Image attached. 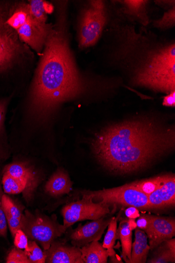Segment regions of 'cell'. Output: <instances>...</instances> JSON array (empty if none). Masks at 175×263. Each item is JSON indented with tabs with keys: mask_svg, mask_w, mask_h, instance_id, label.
<instances>
[{
	"mask_svg": "<svg viewBox=\"0 0 175 263\" xmlns=\"http://www.w3.org/2000/svg\"><path fill=\"white\" fill-rule=\"evenodd\" d=\"M174 131L154 119L141 118L111 125L93 139L96 159L110 172L126 174L141 170L174 147Z\"/></svg>",
	"mask_w": 175,
	"mask_h": 263,
	"instance_id": "obj_1",
	"label": "cell"
},
{
	"mask_svg": "<svg viewBox=\"0 0 175 263\" xmlns=\"http://www.w3.org/2000/svg\"><path fill=\"white\" fill-rule=\"evenodd\" d=\"M63 10L47 38L31 90L30 110L38 121L86 89L70 49Z\"/></svg>",
	"mask_w": 175,
	"mask_h": 263,
	"instance_id": "obj_2",
	"label": "cell"
},
{
	"mask_svg": "<svg viewBox=\"0 0 175 263\" xmlns=\"http://www.w3.org/2000/svg\"><path fill=\"white\" fill-rule=\"evenodd\" d=\"M110 27L115 40L112 61L130 70L135 86L168 93L175 90L174 42H159L117 18Z\"/></svg>",
	"mask_w": 175,
	"mask_h": 263,
	"instance_id": "obj_3",
	"label": "cell"
},
{
	"mask_svg": "<svg viewBox=\"0 0 175 263\" xmlns=\"http://www.w3.org/2000/svg\"><path fill=\"white\" fill-rule=\"evenodd\" d=\"M16 31L20 39L40 53L53 26L43 24L31 14L29 6L22 4L11 12L5 23Z\"/></svg>",
	"mask_w": 175,
	"mask_h": 263,
	"instance_id": "obj_4",
	"label": "cell"
},
{
	"mask_svg": "<svg viewBox=\"0 0 175 263\" xmlns=\"http://www.w3.org/2000/svg\"><path fill=\"white\" fill-rule=\"evenodd\" d=\"M21 222V230L31 240L38 242L44 251L47 250L67 230L58 222L56 215L51 217L38 211L34 213L25 211Z\"/></svg>",
	"mask_w": 175,
	"mask_h": 263,
	"instance_id": "obj_5",
	"label": "cell"
},
{
	"mask_svg": "<svg viewBox=\"0 0 175 263\" xmlns=\"http://www.w3.org/2000/svg\"><path fill=\"white\" fill-rule=\"evenodd\" d=\"M107 21L106 4L91 1L82 13L80 27V47L82 49L95 45L101 37Z\"/></svg>",
	"mask_w": 175,
	"mask_h": 263,
	"instance_id": "obj_6",
	"label": "cell"
},
{
	"mask_svg": "<svg viewBox=\"0 0 175 263\" xmlns=\"http://www.w3.org/2000/svg\"><path fill=\"white\" fill-rule=\"evenodd\" d=\"M82 195L91 198L93 201H97L103 204H116L138 209H152L148 197L131 184L99 191H85Z\"/></svg>",
	"mask_w": 175,
	"mask_h": 263,
	"instance_id": "obj_7",
	"label": "cell"
},
{
	"mask_svg": "<svg viewBox=\"0 0 175 263\" xmlns=\"http://www.w3.org/2000/svg\"><path fill=\"white\" fill-rule=\"evenodd\" d=\"M82 195L81 200L69 203L62 209L63 225L66 229L77 222L95 220L105 217L110 212L109 205L94 202L87 196Z\"/></svg>",
	"mask_w": 175,
	"mask_h": 263,
	"instance_id": "obj_8",
	"label": "cell"
},
{
	"mask_svg": "<svg viewBox=\"0 0 175 263\" xmlns=\"http://www.w3.org/2000/svg\"><path fill=\"white\" fill-rule=\"evenodd\" d=\"M111 219H106L103 217L83 226L79 225L69 234V238L73 246L81 248L92 242L101 240L105 230L108 227Z\"/></svg>",
	"mask_w": 175,
	"mask_h": 263,
	"instance_id": "obj_9",
	"label": "cell"
},
{
	"mask_svg": "<svg viewBox=\"0 0 175 263\" xmlns=\"http://www.w3.org/2000/svg\"><path fill=\"white\" fill-rule=\"evenodd\" d=\"M144 232L149 240L150 250H153L163 242L174 236V219L149 215V224Z\"/></svg>",
	"mask_w": 175,
	"mask_h": 263,
	"instance_id": "obj_10",
	"label": "cell"
},
{
	"mask_svg": "<svg viewBox=\"0 0 175 263\" xmlns=\"http://www.w3.org/2000/svg\"><path fill=\"white\" fill-rule=\"evenodd\" d=\"M48 263H84L82 258L80 248L70 246L65 242L56 241L44 251Z\"/></svg>",
	"mask_w": 175,
	"mask_h": 263,
	"instance_id": "obj_11",
	"label": "cell"
},
{
	"mask_svg": "<svg viewBox=\"0 0 175 263\" xmlns=\"http://www.w3.org/2000/svg\"><path fill=\"white\" fill-rule=\"evenodd\" d=\"M151 209H162L174 205L175 177L174 175H166L161 185L148 196Z\"/></svg>",
	"mask_w": 175,
	"mask_h": 263,
	"instance_id": "obj_12",
	"label": "cell"
},
{
	"mask_svg": "<svg viewBox=\"0 0 175 263\" xmlns=\"http://www.w3.org/2000/svg\"><path fill=\"white\" fill-rule=\"evenodd\" d=\"M9 31H0V71L8 68L21 50L17 36Z\"/></svg>",
	"mask_w": 175,
	"mask_h": 263,
	"instance_id": "obj_13",
	"label": "cell"
},
{
	"mask_svg": "<svg viewBox=\"0 0 175 263\" xmlns=\"http://www.w3.org/2000/svg\"><path fill=\"white\" fill-rule=\"evenodd\" d=\"M72 182L68 173L63 169H59L49 179L45 184L46 193L54 197L69 194L72 190Z\"/></svg>",
	"mask_w": 175,
	"mask_h": 263,
	"instance_id": "obj_14",
	"label": "cell"
},
{
	"mask_svg": "<svg viewBox=\"0 0 175 263\" xmlns=\"http://www.w3.org/2000/svg\"><path fill=\"white\" fill-rule=\"evenodd\" d=\"M80 250L84 263H106L108 257L115 254L113 249L106 250L98 241L92 242Z\"/></svg>",
	"mask_w": 175,
	"mask_h": 263,
	"instance_id": "obj_15",
	"label": "cell"
},
{
	"mask_svg": "<svg viewBox=\"0 0 175 263\" xmlns=\"http://www.w3.org/2000/svg\"><path fill=\"white\" fill-rule=\"evenodd\" d=\"M149 250L148 238L145 232L138 228L135 229V241L132 247L131 258L127 262H146Z\"/></svg>",
	"mask_w": 175,
	"mask_h": 263,
	"instance_id": "obj_16",
	"label": "cell"
},
{
	"mask_svg": "<svg viewBox=\"0 0 175 263\" xmlns=\"http://www.w3.org/2000/svg\"><path fill=\"white\" fill-rule=\"evenodd\" d=\"M128 218L120 221L117 230V237L120 239L122 248V257L126 261L131 258L132 247V231L128 224Z\"/></svg>",
	"mask_w": 175,
	"mask_h": 263,
	"instance_id": "obj_17",
	"label": "cell"
},
{
	"mask_svg": "<svg viewBox=\"0 0 175 263\" xmlns=\"http://www.w3.org/2000/svg\"><path fill=\"white\" fill-rule=\"evenodd\" d=\"M175 240L170 238L161 243L157 248L153 257L148 260L151 263H167L175 262Z\"/></svg>",
	"mask_w": 175,
	"mask_h": 263,
	"instance_id": "obj_18",
	"label": "cell"
},
{
	"mask_svg": "<svg viewBox=\"0 0 175 263\" xmlns=\"http://www.w3.org/2000/svg\"><path fill=\"white\" fill-rule=\"evenodd\" d=\"M123 5L122 13L130 15L134 18H139L143 25L148 24V17L146 14V5L147 1H123L120 2Z\"/></svg>",
	"mask_w": 175,
	"mask_h": 263,
	"instance_id": "obj_19",
	"label": "cell"
},
{
	"mask_svg": "<svg viewBox=\"0 0 175 263\" xmlns=\"http://www.w3.org/2000/svg\"><path fill=\"white\" fill-rule=\"evenodd\" d=\"M29 6L33 16L43 24H46L47 15L51 13L54 10V7L51 4L40 0L30 1Z\"/></svg>",
	"mask_w": 175,
	"mask_h": 263,
	"instance_id": "obj_20",
	"label": "cell"
},
{
	"mask_svg": "<svg viewBox=\"0 0 175 263\" xmlns=\"http://www.w3.org/2000/svg\"><path fill=\"white\" fill-rule=\"evenodd\" d=\"M165 175L133 182L131 184L147 197L152 194L161 185Z\"/></svg>",
	"mask_w": 175,
	"mask_h": 263,
	"instance_id": "obj_21",
	"label": "cell"
},
{
	"mask_svg": "<svg viewBox=\"0 0 175 263\" xmlns=\"http://www.w3.org/2000/svg\"><path fill=\"white\" fill-rule=\"evenodd\" d=\"M24 251L30 263H44L46 261V255L44 251H42L34 241H29L28 245Z\"/></svg>",
	"mask_w": 175,
	"mask_h": 263,
	"instance_id": "obj_22",
	"label": "cell"
},
{
	"mask_svg": "<svg viewBox=\"0 0 175 263\" xmlns=\"http://www.w3.org/2000/svg\"><path fill=\"white\" fill-rule=\"evenodd\" d=\"M2 205L6 217H10L22 220L23 216L22 209L5 194L2 197Z\"/></svg>",
	"mask_w": 175,
	"mask_h": 263,
	"instance_id": "obj_23",
	"label": "cell"
},
{
	"mask_svg": "<svg viewBox=\"0 0 175 263\" xmlns=\"http://www.w3.org/2000/svg\"><path fill=\"white\" fill-rule=\"evenodd\" d=\"M118 218H111L108 229L105 236L103 247L106 249H113L117 237V221Z\"/></svg>",
	"mask_w": 175,
	"mask_h": 263,
	"instance_id": "obj_24",
	"label": "cell"
},
{
	"mask_svg": "<svg viewBox=\"0 0 175 263\" xmlns=\"http://www.w3.org/2000/svg\"><path fill=\"white\" fill-rule=\"evenodd\" d=\"M175 23V8L174 6L166 12L163 17L156 20L154 25L156 28L164 30L171 28L174 26Z\"/></svg>",
	"mask_w": 175,
	"mask_h": 263,
	"instance_id": "obj_25",
	"label": "cell"
},
{
	"mask_svg": "<svg viewBox=\"0 0 175 263\" xmlns=\"http://www.w3.org/2000/svg\"><path fill=\"white\" fill-rule=\"evenodd\" d=\"M7 263H30L26 253L23 250L13 248L6 258Z\"/></svg>",
	"mask_w": 175,
	"mask_h": 263,
	"instance_id": "obj_26",
	"label": "cell"
},
{
	"mask_svg": "<svg viewBox=\"0 0 175 263\" xmlns=\"http://www.w3.org/2000/svg\"><path fill=\"white\" fill-rule=\"evenodd\" d=\"M14 237L15 247L21 250H25L28 245V237L21 229L15 233Z\"/></svg>",
	"mask_w": 175,
	"mask_h": 263,
	"instance_id": "obj_27",
	"label": "cell"
},
{
	"mask_svg": "<svg viewBox=\"0 0 175 263\" xmlns=\"http://www.w3.org/2000/svg\"><path fill=\"white\" fill-rule=\"evenodd\" d=\"M4 195L0 185V237H6L7 235V222L2 205V197Z\"/></svg>",
	"mask_w": 175,
	"mask_h": 263,
	"instance_id": "obj_28",
	"label": "cell"
},
{
	"mask_svg": "<svg viewBox=\"0 0 175 263\" xmlns=\"http://www.w3.org/2000/svg\"><path fill=\"white\" fill-rule=\"evenodd\" d=\"M6 218L11 234L13 237L17 231L21 229V220L17 218H14L10 217H6Z\"/></svg>",
	"mask_w": 175,
	"mask_h": 263,
	"instance_id": "obj_29",
	"label": "cell"
},
{
	"mask_svg": "<svg viewBox=\"0 0 175 263\" xmlns=\"http://www.w3.org/2000/svg\"><path fill=\"white\" fill-rule=\"evenodd\" d=\"M6 101H0V132L4 130Z\"/></svg>",
	"mask_w": 175,
	"mask_h": 263,
	"instance_id": "obj_30",
	"label": "cell"
},
{
	"mask_svg": "<svg viewBox=\"0 0 175 263\" xmlns=\"http://www.w3.org/2000/svg\"><path fill=\"white\" fill-rule=\"evenodd\" d=\"M163 105L166 107L175 106V90L171 91L164 98Z\"/></svg>",
	"mask_w": 175,
	"mask_h": 263,
	"instance_id": "obj_31",
	"label": "cell"
},
{
	"mask_svg": "<svg viewBox=\"0 0 175 263\" xmlns=\"http://www.w3.org/2000/svg\"><path fill=\"white\" fill-rule=\"evenodd\" d=\"M127 217L128 219H135L139 218L140 214L138 208L134 206H129L128 208L125 211Z\"/></svg>",
	"mask_w": 175,
	"mask_h": 263,
	"instance_id": "obj_32",
	"label": "cell"
},
{
	"mask_svg": "<svg viewBox=\"0 0 175 263\" xmlns=\"http://www.w3.org/2000/svg\"><path fill=\"white\" fill-rule=\"evenodd\" d=\"M137 228L145 231L149 224V215H145L139 218L137 221Z\"/></svg>",
	"mask_w": 175,
	"mask_h": 263,
	"instance_id": "obj_33",
	"label": "cell"
},
{
	"mask_svg": "<svg viewBox=\"0 0 175 263\" xmlns=\"http://www.w3.org/2000/svg\"><path fill=\"white\" fill-rule=\"evenodd\" d=\"M128 224L130 229L133 231L137 228V223L135 219H128Z\"/></svg>",
	"mask_w": 175,
	"mask_h": 263,
	"instance_id": "obj_34",
	"label": "cell"
},
{
	"mask_svg": "<svg viewBox=\"0 0 175 263\" xmlns=\"http://www.w3.org/2000/svg\"><path fill=\"white\" fill-rule=\"evenodd\" d=\"M110 261L111 262H123L121 258L118 255H116V254L110 256Z\"/></svg>",
	"mask_w": 175,
	"mask_h": 263,
	"instance_id": "obj_35",
	"label": "cell"
}]
</instances>
